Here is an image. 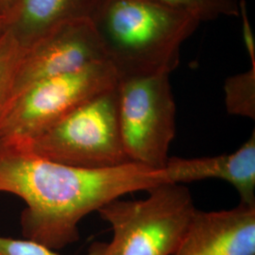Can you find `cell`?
<instances>
[{
    "label": "cell",
    "instance_id": "cell-1",
    "mask_svg": "<svg viewBox=\"0 0 255 255\" xmlns=\"http://www.w3.org/2000/svg\"><path fill=\"white\" fill-rule=\"evenodd\" d=\"M164 182L162 170L135 163L85 169L48 161L19 146H0V193L26 203L21 215L24 238L56 252L80 239L79 224L92 212Z\"/></svg>",
    "mask_w": 255,
    "mask_h": 255
},
{
    "label": "cell",
    "instance_id": "cell-2",
    "mask_svg": "<svg viewBox=\"0 0 255 255\" xmlns=\"http://www.w3.org/2000/svg\"><path fill=\"white\" fill-rule=\"evenodd\" d=\"M92 22L119 81L170 73L201 22L148 0H106Z\"/></svg>",
    "mask_w": 255,
    "mask_h": 255
},
{
    "label": "cell",
    "instance_id": "cell-3",
    "mask_svg": "<svg viewBox=\"0 0 255 255\" xmlns=\"http://www.w3.org/2000/svg\"><path fill=\"white\" fill-rule=\"evenodd\" d=\"M145 200H115L98 212L110 223L113 238L103 255H173L195 212L191 193L164 182Z\"/></svg>",
    "mask_w": 255,
    "mask_h": 255
},
{
    "label": "cell",
    "instance_id": "cell-4",
    "mask_svg": "<svg viewBox=\"0 0 255 255\" xmlns=\"http://www.w3.org/2000/svg\"><path fill=\"white\" fill-rule=\"evenodd\" d=\"M15 146L51 162L85 169L131 163L120 133L118 86L83 103L38 136Z\"/></svg>",
    "mask_w": 255,
    "mask_h": 255
},
{
    "label": "cell",
    "instance_id": "cell-5",
    "mask_svg": "<svg viewBox=\"0 0 255 255\" xmlns=\"http://www.w3.org/2000/svg\"><path fill=\"white\" fill-rule=\"evenodd\" d=\"M107 61L37 82L20 94L0 118V146L23 145L83 103L118 86Z\"/></svg>",
    "mask_w": 255,
    "mask_h": 255
},
{
    "label": "cell",
    "instance_id": "cell-6",
    "mask_svg": "<svg viewBox=\"0 0 255 255\" xmlns=\"http://www.w3.org/2000/svg\"><path fill=\"white\" fill-rule=\"evenodd\" d=\"M168 74L119 81L120 133L131 163L162 170L176 133V103Z\"/></svg>",
    "mask_w": 255,
    "mask_h": 255
},
{
    "label": "cell",
    "instance_id": "cell-7",
    "mask_svg": "<svg viewBox=\"0 0 255 255\" xmlns=\"http://www.w3.org/2000/svg\"><path fill=\"white\" fill-rule=\"evenodd\" d=\"M101 61H107L106 55L92 20L61 24L27 44L9 103L37 82Z\"/></svg>",
    "mask_w": 255,
    "mask_h": 255
},
{
    "label": "cell",
    "instance_id": "cell-8",
    "mask_svg": "<svg viewBox=\"0 0 255 255\" xmlns=\"http://www.w3.org/2000/svg\"><path fill=\"white\" fill-rule=\"evenodd\" d=\"M173 255H255V205L195 210Z\"/></svg>",
    "mask_w": 255,
    "mask_h": 255
},
{
    "label": "cell",
    "instance_id": "cell-9",
    "mask_svg": "<svg viewBox=\"0 0 255 255\" xmlns=\"http://www.w3.org/2000/svg\"><path fill=\"white\" fill-rule=\"evenodd\" d=\"M165 182L186 183L206 179L230 182L243 204L255 205V132L231 154L202 158L169 157L162 169Z\"/></svg>",
    "mask_w": 255,
    "mask_h": 255
},
{
    "label": "cell",
    "instance_id": "cell-10",
    "mask_svg": "<svg viewBox=\"0 0 255 255\" xmlns=\"http://www.w3.org/2000/svg\"><path fill=\"white\" fill-rule=\"evenodd\" d=\"M106 0H17L9 27L28 44L50 29L76 19H92Z\"/></svg>",
    "mask_w": 255,
    "mask_h": 255
},
{
    "label": "cell",
    "instance_id": "cell-11",
    "mask_svg": "<svg viewBox=\"0 0 255 255\" xmlns=\"http://www.w3.org/2000/svg\"><path fill=\"white\" fill-rule=\"evenodd\" d=\"M26 46L27 44L10 27L0 34V118L9 103Z\"/></svg>",
    "mask_w": 255,
    "mask_h": 255
},
{
    "label": "cell",
    "instance_id": "cell-12",
    "mask_svg": "<svg viewBox=\"0 0 255 255\" xmlns=\"http://www.w3.org/2000/svg\"><path fill=\"white\" fill-rule=\"evenodd\" d=\"M229 114L255 118V67L228 78L224 85Z\"/></svg>",
    "mask_w": 255,
    "mask_h": 255
},
{
    "label": "cell",
    "instance_id": "cell-13",
    "mask_svg": "<svg viewBox=\"0 0 255 255\" xmlns=\"http://www.w3.org/2000/svg\"><path fill=\"white\" fill-rule=\"evenodd\" d=\"M185 11L200 22L215 21L220 17L239 16L237 0H148Z\"/></svg>",
    "mask_w": 255,
    "mask_h": 255
},
{
    "label": "cell",
    "instance_id": "cell-14",
    "mask_svg": "<svg viewBox=\"0 0 255 255\" xmlns=\"http://www.w3.org/2000/svg\"><path fill=\"white\" fill-rule=\"evenodd\" d=\"M106 243H94L86 255H103ZM0 255H60L40 243L28 239H14L0 236Z\"/></svg>",
    "mask_w": 255,
    "mask_h": 255
},
{
    "label": "cell",
    "instance_id": "cell-15",
    "mask_svg": "<svg viewBox=\"0 0 255 255\" xmlns=\"http://www.w3.org/2000/svg\"><path fill=\"white\" fill-rule=\"evenodd\" d=\"M239 16L242 19V37L252 66L255 67V38L247 11L246 1L239 2Z\"/></svg>",
    "mask_w": 255,
    "mask_h": 255
},
{
    "label": "cell",
    "instance_id": "cell-16",
    "mask_svg": "<svg viewBox=\"0 0 255 255\" xmlns=\"http://www.w3.org/2000/svg\"><path fill=\"white\" fill-rule=\"evenodd\" d=\"M9 16L8 10L0 9V34L9 27Z\"/></svg>",
    "mask_w": 255,
    "mask_h": 255
},
{
    "label": "cell",
    "instance_id": "cell-17",
    "mask_svg": "<svg viewBox=\"0 0 255 255\" xmlns=\"http://www.w3.org/2000/svg\"><path fill=\"white\" fill-rule=\"evenodd\" d=\"M16 1H17V0H0L1 3H4V4H11V6H12ZM11 6H10V7H11ZM10 7H9V8H10Z\"/></svg>",
    "mask_w": 255,
    "mask_h": 255
}]
</instances>
